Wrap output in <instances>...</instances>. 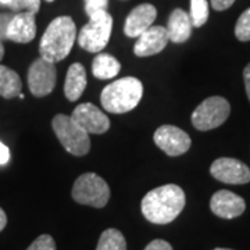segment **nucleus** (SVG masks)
Returning a JSON list of instances; mask_svg holds the SVG:
<instances>
[{"instance_id": "72a5a7b5", "label": "nucleus", "mask_w": 250, "mask_h": 250, "mask_svg": "<svg viewBox=\"0 0 250 250\" xmlns=\"http://www.w3.org/2000/svg\"><path fill=\"white\" fill-rule=\"evenodd\" d=\"M18 98H20V99H24V98H25V96H24V93H22V92H21V93H20V95H18Z\"/></svg>"}, {"instance_id": "393cba45", "label": "nucleus", "mask_w": 250, "mask_h": 250, "mask_svg": "<svg viewBox=\"0 0 250 250\" xmlns=\"http://www.w3.org/2000/svg\"><path fill=\"white\" fill-rule=\"evenodd\" d=\"M108 0H85V11L88 16H93L99 11H107Z\"/></svg>"}, {"instance_id": "ddd939ff", "label": "nucleus", "mask_w": 250, "mask_h": 250, "mask_svg": "<svg viewBox=\"0 0 250 250\" xmlns=\"http://www.w3.org/2000/svg\"><path fill=\"white\" fill-rule=\"evenodd\" d=\"M210 208L217 217L232 220L245 213L246 210V202L243 197L233 193L231 190H218L211 196L210 200Z\"/></svg>"}, {"instance_id": "39448f33", "label": "nucleus", "mask_w": 250, "mask_h": 250, "mask_svg": "<svg viewBox=\"0 0 250 250\" xmlns=\"http://www.w3.org/2000/svg\"><path fill=\"white\" fill-rule=\"evenodd\" d=\"M113 31V17L107 11H99L90 16L89 22L83 25L77 41L80 46L90 53H99L107 46Z\"/></svg>"}, {"instance_id": "a878e982", "label": "nucleus", "mask_w": 250, "mask_h": 250, "mask_svg": "<svg viewBox=\"0 0 250 250\" xmlns=\"http://www.w3.org/2000/svg\"><path fill=\"white\" fill-rule=\"evenodd\" d=\"M14 14H7V13H0V41L7 39V29L9 24Z\"/></svg>"}, {"instance_id": "cd10ccee", "label": "nucleus", "mask_w": 250, "mask_h": 250, "mask_svg": "<svg viewBox=\"0 0 250 250\" xmlns=\"http://www.w3.org/2000/svg\"><path fill=\"white\" fill-rule=\"evenodd\" d=\"M211 1V7L217 11H224V10L229 9L235 3V0H210Z\"/></svg>"}, {"instance_id": "2eb2a0df", "label": "nucleus", "mask_w": 250, "mask_h": 250, "mask_svg": "<svg viewBox=\"0 0 250 250\" xmlns=\"http://www.w3.org/2000/svg\"><path fill=\"white\" fill-rule=\"evenodd\" d=\"M35 16L28 11L14 14L9 24L7 39L16 43H29L35 39L36 22Z\"/></svg>"}, {"instance_id": "4468645a", "label": "nucleus", "mask_w": 250, "mask_h": 250, "mask_svg": "<svg viewBox=\"0 0 250 250\" xmlns=\"http://www.w3.org/2000/svg\"><path fill=\"white\" fill-rule=\"evenodd\" d=\"M157 17V10L153 4L143 3L135 7L125 20L124 34L128 38H138L143 32L150 28Z\"/></svg>"}, {"instance_id": "f3484780", "label": "nucleus", "mask_w": 250, "mask_h": 250, "mask_svg": "<svg viewBox=\"0 0 250 250\" xmlns=\"http://www.w3.org/2000/svg\"><path fill=\"white\" fill-rule=\"evenodd\" d=\"M85 88H86V70L80 62H74L67 71L64 95L70 102H75L81 98Z\"/></svg>"}, {"instance_id": "423d86ee", "label": "nucleus", "mask_w": 250, "mask_h": 250, "mask_svg": "<svg viewBox=\"0 0 250 250\" xmlns=\"http://www.w3.org/2000/svg\"><path fill=\"white\" fill-rule=\"evenodd\" d=\"M72 199L80 205L102 208L108 203L110 188L107 182L95 172H85L72 187Z\"/></svg>"}, {"instance_id": "0eeeda50", "label": "nucleus", "mask_w": 250, "mask_h": 250, "mask_svg": "<svg viewBox=\"0 0 250 250\" xmlns=\"http://www.w3.org/2000/svg\"><path fill=\"white\" fill-rule=\"evenodd\" d=\"M231 113L228 100L221 96H211L203 100L192 113V124L199 131H210L223 125Z\"/></svg>"}, {"instance_id": "7c9ffc66", "label": "nucleus", "mask_w": 250, "mask_h": 250, "mask_svg": "<svg viewBox=\"0 0 250 250\" xmlns=\"http://www.w3.org/2000/svg\"><path fill=\"white\" fill-rule=\"evenodd\" d=\"M6 225H7V215L4 213V210L0 207V232L6 228Z\"/></svg>"}, {"instance_id": "412c9836", "label": "nucleus", "mask_w": 250, "mask_h": 250, "mask_svg": "<svg viewBox=\"0 0 250 250\" xmlns=\"http://www.w3.org/2000/svg\"><path fill=\"white\" fill-rule=\"evenodd\" d=\"M189 17H190L193 27H203L208 20V3H207V0H190Z\"/></svg>"}, {"instance_id": "bb28decb", "label": "nucleus", "mask_w": 250, "mask_h": 250, "mask_svg": "<svg viewBox=\"0 0 250 250\" xmlns=\"http://www.w3.org/2000/svg\"><path fill=\"white\" fill-rule=\"evenodd\" d=\"M145 250H172V246L167 241L154 239L145 248Z\"/></svg>"}, {"instance_id": "9b49d317", "label": "nucleus", "mask_w": 250, "mask_h": 250, "mask_svg": "<svg viewBox=\"0 0 250 250\" xmlns=\"http://www.w3.org/2000/svg\"><path fill=\"white\" fill-rule=\"evenodd\" d=\"M71 118L88 134H104L110 128L108 117L92 103H82L77 106L72 111Z\"/></svg>"}, {"instance_id": "c756f323", "label": "nucleus", "mask_w": 250, "mask_h": 250, "mask_svg": "<svg viewBox=\"0 0 250 250\" xmlns=\"http://www.w3.org/2000/svg\"><path fill=\"white\" fill-rule=\"evenodd\" d=\"M243 80H245V88H246V93L250 100V62L245 67L243 70Z\"/></svg>"}, {"instance_id": "6e6552de", "label": "nucleus", "mask_w": 250, "mask_h": 250, "mask_svg": "<svg viewBox=\"0 0 250 250\" xmlns=\"http://www.w3.org/2000/svg\"><path fill=\"white\" fill-rule=\"evenodd\" d=\"M57 81V70L54 62L39 57L28 70V86L36 98H43L53 92Z\"/></svg>"}, {"instance_id": "a211bd4d", "label": "nucleus", "mask_w": 250, "mask_h": 250, "mask_svg": "<svg viewBox=\"0 0 250 250\" xmlns=\"http://www.w3.org/2000/svg\"><path fill=\"white\" fill-rule=\"evenodd\" d=\"M121 70V64L114 56L108 53H99L92 62V74L98 80H111L117 77Z\"/></svg>"}, {"instance_id": "c85d7f7f", "label": "nucleus", "mask_w": 250, "mask_h": 250, "mask_svg": "<svg viewBox=\"0 0 250 250\" xmlns=\"http://www.w3.org/2000/svg\"><path fill=\"white\" fill-rule=\"evenodd\" d=\"M10 160V150L9 147L3 142H0V166L7 164Z\"/></svg>"}, {"instance_id": "f704fd0d", "label": "nucleus", "mask_w": 250, "mask_h": 250, "mask_svg": "<svg viewBox=\"0 0 250 250\" xmlns=\"http://www.w3.org/2000/svg\"><path fill=\"white\" fill-rule=\"evenodd\" d=\"M213 250H232V249H224V248H217V249H213Z\"/></svg>"}, {"instance_id": "6ab92c4d", "label": "nucleus", "mask_w": 250, "mask_h": 250, "mask_svg": "<svg viewBox=\"0 0 250 250\" xmlns=\"http://www.w3.org/2000/svg\"><path fill=\"white\" fill-rule=\"evenodd\" d=\"M22 89V82L17 72L0 64V96L4 99L17 98Z\"/></svg>"}, {"instance_id": "9d476101", "label": "nucleus", "mask_w": 250, "mask_h": 250, "mask_svg": "<svg viewBox=\"0 0 250 250\" xmlns=\"http://www.w3.org/2000/svg\"><path fill=\"white\" fill-rule=\"evenodd\" d=\"M210 174L217 181L229 185H243L250 182V168L242 161L231 157H221L213 161Z\"/></svg>"}, {"instance_id": "aec40b11", "label": "nucleus", "mask_w": 250, "mask_h": 250, "mask_svg": "<svg viewBox=\"0 0 250 250\" xmlns=\"http://www.w3.org/2000/svg\"><path fill=\"white\" fill-rule=\"evenodd\" d=\"M96 250H126L124 235L118 229L108 228L100 235Z\"/></svg>"}, {"instance_id": "1a4fd4ad", "label": "nucleus", "mask_w": 250, "mask_h": 250, "mask_svg": "<svg viewBox=\"0 0 250 250\" xmlns=\"http://www.w3.org/2000/svg\"><path fill=\"white\" fill-rule=\"evenodd\" d=\"M154 143L167 156L177 157L187 153L192 145L190 136L175 125H161L154 132Z\"/></svg>"}, {"instance_id": "7ed1b4c3", "label": "nucleus", "mask_w": 250, "mask_h": 250, "mask_svg": "<svg viewBox=\"0 0 250 250\" xmlns=\"http://www.w3.org/2000/svg\"><path fill=\"white\" fill-rule=\"evenodd\" d=\"M143 96V85L135 77H125L108 83L102 90L100 102L103 108L113 114H124L134 110Z\"/></svg>"}, {"instance_id": "f8f14e48", "label": "nucleus", "mask_w": 250, "mask_h": 250, "mask_svg": "<svg viewBox=\"0 0 250 250\" xmlns=\"http://www.w3.org/2000/svg\"><path fill=\"white\" fill-rule=\"evenodd\" d=\"M170 42V36L167 28L161 25L147 28L142 35L138 36L134 46V53L138 57H149L160 53L166 49L167 43Z\"/></svg>"}, {"instance_id": "5701e85b", "label": "nucleus", "mask_w": 250, "mask_h": 250, "mask_svg": "<svg viewBox=\"0 0 250 250\" xmlns=\"http://www.w3.org/2000/svg\"><path fill=\"white\" fill-rule=\"evenodd\" d=\"M9 7L13 11H28L32 14H38L41 10V0H11Z\"/></svg>"}, {"instance_id": "b1692460", "label": "nucleus", "mask_w": 250, "mask_h": 250, "mask_svg": "<svg viewBox=\"0 0 250 250\" xmlns=\"http://www.w3.org/2000/svg\"><path fill=\"white\" fill-rule=\"evenodd\" d=\"M27 250H57V248H56V242H54L53 236L45 233V235L38 236Z\"/></svg>"}, {"instance_id": "f03ea898", "label": "nucleus", "mask_w": 250, "mask_h": 250, "mask_svg": "<svg viewBox=\"0 0 250 250\" xmlns=\"http://www.w3.org/2000/svg\"><path fill=\"white\" fill-rule=\"evenodd\" d=\"M77 39V27L71 17L54 18L46 28L39 43L41 57L47 62H62L70 52Z\"/></svg>"}, {"instance_id": "c9c22d12", "label": "nucleus", "mask_w": 250, "mask_h": 250, "mask_svg": "<svg viewBox=\"0 0 250 250\" xmlns=\"http://www.w3.org/2000/svg\"><path fill=\"white\" fill-rule=\"evenodd\" d=\"M46 1H54V0H46Z\"/></svg>"}, {"instance_id": "473e14b6", "label": "nucleus", "mask_w": 250, "mask_h": 250, "mask_svg": "<svg viewBox=\"0 0 250 250\" xmlns=\"http://www.w3.org/2000/svg\"><path fill=\"white\" fill-rule=\"evenodd\" d=\"M10 1H11V0H0V3H1V4H6V6H9Z\"/></svg>"}, {"instance_id": "20e7f679", "label": "nucleus", "mask_w": 250, "mask_h": 250, "mask_svg": "<svg viewBox=\"0 0 250 250\" xmlns=\"http://www.w3.org/2000/svg\"><path fill=\"white\" fill-rule=\"evenodd\" d=\"M52 126L59 142L72 156H85L90 150L89 134L77 124L71 116L57 114L52 121Z\"/></svg>"}, {"instance_id": "4be33fe9", "label": "nucleus", "mask_w": 250, "mask_h": 250, "mask_svg": "<svg viewBox=\"0 0 250 250\" xmlns=\"http://www.w3.org/2000/svg\"><path fill=\"white\" fill-rule=\"evenodd\" d=\"M235 36L241 42L250 41V9L245 10L235 25Z\"/></svg>"}, {"instance_id": "f257e3e1", "label": "nucleus", "mask_w": 250, "mask_h": 250, "mask_svg": "<svg viewBox=\"0 0 250 250\" xmlns=\"http://www.w3.org/2000/svg\"><path fill=\"white\" fill-rule=\"evenodd\" d=\"M187 203L184 189L175 184H168L147 192L142 199L143 217L152 224L166 225L178 217Z\"/></svg>"}, {"instance_id": "2f4dec72", "label": "nucleus", "mask_w": 250, "mask_h": 250, "mask_svg": "<svg viewBox=\"0 0 250 250\" xmlns=\"http://www.w3.org/2000/svg\"><path fill=\"white\" fill-rule=\"evenodd\" d=\"M4 56V46H3V41H0V62Z\"/></svg>"}, {"instance_id": "dca6fc26", "label": "nucleus", "mask_w": 250, "mask_h": 250, "mask_svg": "<svg viewBox=\"0 0 250 250\" xmlns=\"http://www.w3.org/2000/svg\"><path fill=\"white\" fill-rule=\"evenodd\" d=\"M167 32L170 41L174 43H184L192 35V21L187 11L182 9H175L171 13L167 24Z\"/></svg>"}]
</instances>
